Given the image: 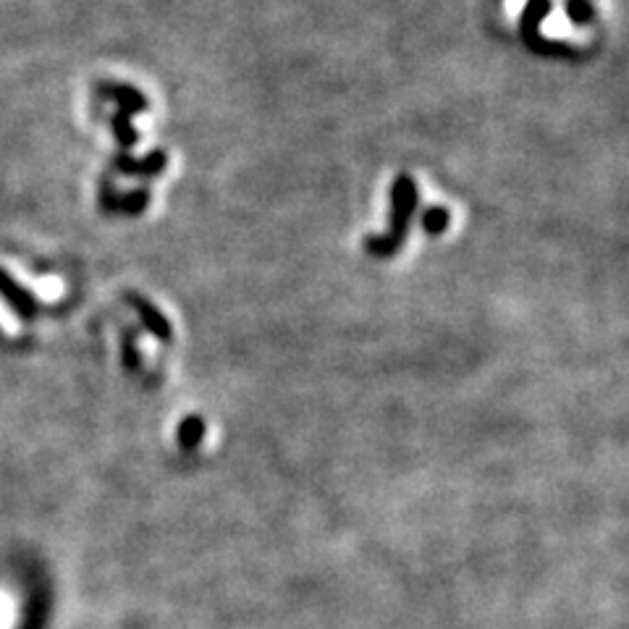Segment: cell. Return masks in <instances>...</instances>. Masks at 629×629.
<instances>
[{
	"label": "cell",
	"mask_w": 629,
	"mask_h": 629,
	"mask_svg": "<svg viewBox=\"0 0 629 629\" xmlns=\"http://www.w3.org/2000/svg\"><path fill=\"white\" fill-rule=\"evenodd\" d=\"M420 202L415 179L409 173H399L391 184V223H388L386 236H367L365 249L373 257H394L407 239L409 223Z\"/></svg>",
	"instance_id": "cell-1"
},
{
	"label": "cell",
	"mask_w": 629,
	"mask_h": 629,
	"mask_svg": "<svg viewBox=\"0 0 629 629\" xmlns=\"http://www.w3.org/2000/svg\"><path fill=\"white\" fill-rule=\"evenodd\" d=\"M553 0H527L525 11L519 16V32H522V40L533 53L538 56H569L572 48L564 45V42L546 40L540 35V24L546 21V16L551 14Z\"/></svg>",
	"instance_id": "cell-2"
},
{
	"label": "cell",
	"mask_w": 629,
	"mask_h": 629,
	"mask_svg": "<svg viewBox=\"0 0 629 629\" xmlns=\"http://www.w3.org/2000/svg\"><path fill=\"white\" fill-rule=\"evenodd\" d=\"M166 163H168V155L163 153V150H153V153L145 155L142 160H134V158H129V155L116 158L118 171L129 173V176H142V179H147V176H158V173L166 168Z\"/></svg>",
	"instance_id": "cell-3"
},
{
	"label": "cell",
	"mask_w": 629,
	"mask_h": 629,
	"mask_svg": "<svg viewBox=\"0 0 629 629\" xmlns=\"http://www.w3.org/2000/svg\"><path fill=\"white\" fill-rule=\"evenodd\" d=\"M105 92H108V95L116 100L118 111L132 113V116H137V113H145L147 108H150L147 97L142 95L139 90H134V87H129V84H111V87H105Z\"/></svg>",
	"instance_id": "cell-4"
},
{
	"label": "cell",
	"mask_w": 629,
	"mask_h": 629,
	"mask_svg": "<svg viewBox=\"0 0 629 629\" xmlns=\"http://www.w3.org/2000/svg\"><path fill=\"white\" fill-rule=\"evenodd\" d=\"M132 302L139 310V315H142V320H145L147 328H150L160 341H171V323H168V320L163 318L153 305H150V302H145V299L132 297Z\"/></svg>",
	"instance_id": "cell-5"
},
{
	"label": "cell",
	"mask_w": 629,
	"mask_h": 629,
	"mask_svg": "<svg viewBox=\"0 0 629 629\" xmlns=\"http://www.w3.org/2000/svg\"><path fill=\"white\" fill-rule=\"evenodd\" d=\"M150 205V192L147 189H137L132 194H121V197H108V208L121 210V213L139 215Z\"/></svg>",
	"instance_id": "cell-6"
},
{
	"label": "cell",
	"mask_w": 629,
	"mask_h": 629,
	"mask_svg": "<svg viewBox=\"0 0 629 629\" xmlns=\"http://www.w3.org/2000/svg\"><path fill=\"white\" fill-rule=\"evenodd\" d=\"M451 223V213L449 208H443V205H430L425 213H422V229L428 236H441L443 231L449 229Z\"/></svg>",
	"instance_id": "cell-7"
},
{
	"label": "cell",
	"mask_w": 629,
	"mask_h": 629,
	"mask_svg": "<svg viewBox=\"0 0 629 629\" xmlns=\"http://www.w3.org/2000/svg\"><path fill=\"white\" fill-rule=\"evenodd\" d=\"M132 118H134L132 113L126 111H118L116 116H113V134H116L118 145L124 147V150L137 145V132H134Z\"/></svg>",
	"instance_id": "cell-8"
},
{
	"label": "cell",
	"mask_w": 629,
	"mask_h": 629,
	"mask_svg": "<svg viewBox=\"0 0 629 629\" xmlns=\"http://www.w3.org/2000/svg\"><path fill=\"white\" fill-rule=\"evenodd\" d=\"M564 11H567V16L572 19V24H577V27H588L590 21L595 19V11L588 0H567V3H564Z\"/></svg>",
	"instance_id": "cell-9"
}]
</instances>
